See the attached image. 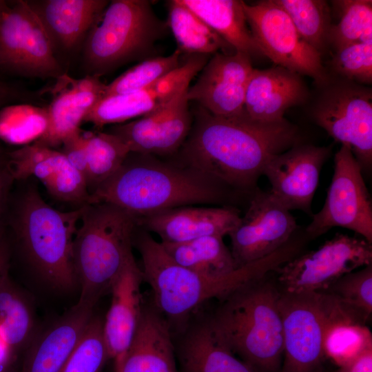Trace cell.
<instances>
[{
    "instance_id": "6da1fadb",
    "label": "cell",
    "mask_w": 372,
    "mask_h": 372,
    "mask_svg": "<svg viewBox=\"0 0 372 372\" xmlns=\"http://www.w3.org/2000/svg\"><path fill=\"white\" fill-rule=\"evenodd\" d=\"M297 139L296 128L285 119L261 123L246 114L224 118L198 105L176 163L228 189L254 190L266 163Z\"/></svg>"
},
{
    "instance_id": "7a4b0ae2",
    "label": "cell",
    "mask_w": 372,
    "mask_h": 372,
    "mask_svg": "<svg viewBox=\"0 0 372 372\" xmlns=\"http://www.w3.org/2000/svg\"><path fill=\"white\" fill-rule=\"evenodd\" d=\"M228 188L176 162L130 152L119 169L90 195L136 218L177 207L225 200Z\"/></svg>"
},
{
    "instance_id": "3957f363",
    "label": "cell",
    "mask_w": 372,
    "mask_h": 372,
    "mask_svg": "<svg viewBox=\"0 0 372 372\" xmlns=\"http://www.w3.org/2000/svg\"><path fill=\"white\" fill-rule=\"evenodd\" d=\"M142 260L143 280L152 289L154 307L167 320L185 318L206 301L223 299L289 260L292 251L284 246L271 255L220 278H211L183 267L173 260L145 230L133 236Z\"/></svg>"
},
{
    "instance_id": "277c9868",
    "label": "cell",
    "mask_w": 372,
    "mask_h": 372,
    "mask_svg": "<svg viewBox=\"0 0 372 372\" xmlns=\"http://www.w3.org/2000/svg\"><path fill=\"white\" fill-rule=\"evenodd\" d=\"M262 278L223 298L210 318L225 343L256 372H280L283 357L280 291Z\"/></svg>"
},
{
    "instance_id": "5b68a950",
    "label": "cell",
    "mask_w": 372,
    "mask_h": 372,
    "mask_svg": "<svg viewBox=\"0 0 372 372\" xmlns=\"http://www.w3.org/2000/svg\"><path fill=\"white\" fill-rule=\"evenodd\" d=\"M72 245L78 303L94 307L133 256L137 218L110 203L83 205Z\"/></svg>"
},
{
    "instance_id": "8992f818",
    "label": "cell",
    "mask_w": 372,
    "mask_h": 372,
    "mask_svg": "<svg viewBox=\"0 0 372 372\" xmlns=\"http://www.w3.org/2000/svg\"><path fill=\"white\" fill-rule=\"evenodd\" d=\"M83 207L61 211L49 205L34 185L18 199L13 227L31 265L52 287L68 290L77 285L72 245Z\"/></svg>"
},
{
    "instance_id": "52a82bcc",
    "label": "cell",
    "mask_w": 372,
    "mask_h": 372,
    "mask_svg": "<svg viewBox=\"0 0 372 372\" xmlns=\"http://www.w3.org/2000/svg\"><path fill=\"white\" fill-rule=\"evenodd\" d=\"M167 28L149 1H112L87 34L83 51L87 69L101 77L128 62L149 58Z\"/></svg>"
},
{
    "instance_id": "ba28073f",
    "label": "cell",
    "mask_w": 372,
    "mask_h": 372,
    "mask_svg": "<svg viewBox=\"0 0 372 372\" xmlns=\"http://www.w3.org/2000/svg\"><path fill=\"white\" fill-rule=\"evenodd\" d=\"M0 68L23 76L63 74L51 41L28 1L0 0Z\"/></svg>"
},
{
    "instance_id": "9c48e42d",
    "label": "cell",
    "mask_w": 372,
    "mask_h": 372,
    "mask_svg": "<svg viewBox=\"0 0 372 372\" xmlns=\"http://www.w3.org/2000/svg\"><path fill=\"white\" fill-rule=\"evenodd\" d=\"M371 264V243L338 233L317 249L292 258L274 270L282 291L323 292L343 276Z\"/></svg>"
},
{
    "instance_id": "30bf717a",
    "label": "cell",
    "mask_w": 372,
    "mask_h": 372,
    "mask_svg": "<svg viewBox=\"0 0 372 372\" xmlns=\"http://www.w3.org/2000/svg\"><path fill=\"white\" fill-rule=\"evenodd\" d=\"M306 228L316 237L335 227L348 229L372 243V203L362 169L349 146L334 158V172L322 209Z\"/></svg>"
},
{
    "instance_id": "8fae6325",
    "label": "cell",
    "mask_w": 372,
    "mask_h": 372,
    "mask_svg": "<svg viewBox=\"0 0 372 372\" xmlns=\"http://www.w3.org/2000/svg\"><path fill=\"white\" fill-rule=\"evenodd\" d=\"M242 5L260 54L278 66L309 76L319 83L327 82L320 53L301 37L275 0L260 1L253 5L243 1Z\"/></svg>"
},
{
    "instance_id": "7c38bea8",
    "label": "cell",
    "mask_w": 372,
    "mask_h": 372,
    "mask_svg": "<svg viewBox=\"0 0 372 372\" xmlns=\"http://www.w3.org/2000/svg\"><path fill=\"white\" fill-rule=\"evenodd\" d=\"M283 361L280 372H320L327 306L323 292H280Z\"/></svg>"
},
{
    "instance_id": "4fadbf2b",
    "label": "cell",
    "mask_w": 372,
    "mask_h": 372,
    "mask_svg": "<svg viewBox=\"0 0 372 372\" xmlns=\"http://www.w3.org/2000/svg\"><path fill=\"white\" fill-rule=\"evenodd\" d=\"M314 118L335 141L350 147L362 172L372 163V96L352 83L329 88L314 110Z\"/></svg>"
},
{
    "instance_id": "5bb4252c",
    "label": "cell",
    "mask_w": 372,
    "mask_h": 372,
    "mask_svg": "<svg viewBox=\"0 0 372 372\" xmlns=\"http://www.w3.org/2000/svg\"><path fill=\"white\" fill-rule=\"evenodd\" d=\"M297 228L295 218L270 193L255 191L248 208L228 235L237 268L262 260L285 246Z\"/></svg>"
},
{
    "instance_id": "9a60e30c",
    "label": "cell",
    "mask_w": 372,
    "mask_h": 372,
    "mask_svg": "<svg viewBox=\"0 0 372 372\" xmlns=\"http://www.w3.org/2000/svg\"><path fill=\"white\" fill-rule=\"evenodd\" d=\"M189 87L141 118L113 125L107 132L121 138L131 152L155 156L175 154L192 125L187 99Z\"/></svg>"
},
{
    "instance_id": "2e32d148",
    "label": "cell",
    "mask_w": 372,
    "mask_h": 372,
    "mask_svg": "<svg viewBox=\"0 0 372 372\" xmlns=\"http://www.w3.org/2000/svg\"><path fill=\"white\" fill-rule=\"evenodd\" d=\"M253 70L250 56L246 54L216 53L199 72L196 83L189 87L187 99L216 116H242L245 92Z\"/></svg>"
},
{
    "instance_id": "e0dca14e",
    "label": "cell",
    "mask_w": 372,
    "mask_h": 372,
    "mask_svg": "<svg viewBox=\"0 0 372 372\" xmlns=\"http://www.w3.org/2000/svg\"><path fill=\"white\" fill-rule=\"evenodd\" d=\"M330 151L329 147L296 144L273 156L262 170L271 184L269 193L289 211L312 216V200Z\"/></svg>"
},
{
    "instance_id": "ac0fdd59",
    "label": "cell",
    "mask_w": 372,
    "mask_h": 372,
    "mask_svg": "<svg viewBox=\"0 0 372 372\" xmlns=\"http://www.w3.org/2000/svg\"><path fill=\"white\" fill-rule=\"evenodd\" d=\"M105 87L96 75L74 79L63 73L55 79L50 90L52 100L47 107L48 127L35 142L52 149L60 147L80 129L85 117L104 96Z\"/></svg>"
},
{
    "instance_id": "d6986e66",
    "label": "cell",
    "mask_w": 372,
    "mask_h": 372,
    "mask_svg": "<svg viewBox=\"0 0 372 372\" xmlns=\"http://www.w3.org/2000/svg\"><path fill=\"white\" fill-rule=\"evenodd\" d=\"M240 211L235 207L187 205L137 218V225L161 238L162 242H182L205 236L224 237L237 226Z\"/></svg>"
},
{
    "instance_id": "ffe728a7",
    "label": "cell",
    "mask_w": 372,
    "mask_h": 372,
    "mask_svg": "<svg viewBox=\"0 0 372 372\" xmlns=\"http://www.w3.org/2000/svg\"><path fill=\"white\" fill-rule=\"evenodd\" d=\"M143 280L133 255L111 287L112 300L103 328L109 357L115 363L123 358L138 324L143 308Z\"/></svg>"
},
{
    "instance_id": "44dd1931",
    "label": "cell",
    "mask_w": 372,
    "mask_h": 372,
    "mask_svg": "<svg viewBox=\"0 0 372 372\" xmlns=\"http://www.w3.org/2000/svg\"><path fill=\"white\" fill-rule=\"evenodd\" d=\"M306 90L299 74L280 66L254 69L245 96L244 110L261 123L283 121L286 110L302 102Z\"/></svg>"
},
{
    "instance_id": "7402d4cb",
    "label": "cell",
    "mask_w": 372,
    "mask_h": 372,
    "mask_svg": "<svg viewBox=\"0 0 372 372\" xmlns=\"http://www.w3.org/2000/svg\"><path fill=\"white\" fill-rule=\"evenodd\" d=\"M116 372H178L169 323L153 306L144 307L130 344Z\"/></svg>"
},
{
    "instance_id": "603a6c76",
    "label": "cell",
    "mask_w": 372,
    "mask_h": 372,
    "mask_svg": "<svg viewBox=\"0 0 372 372\" xmlns=\"http://www.w3.org/2000/svg\"><path fill=\"white\" fill-rule=\"evenodd\" d=\"M92 307L76 303L29 344L20 372H61L93 316Z\"/></svg>"
},
{
    "instance_id": "cb8c5ba5",
    "label": "cell",
    "mask_w": 372,
    "mask_h": 372,
    "mask_svg": "<svg viewBox=\"0 0 372 372\" xmlns=\"http://www.w3.org/2000/svg\"><path fill=\"white\" fill-rule=\"evenodd\" d=\"M54 50H70L88 34L109 4L106 0L28 1Z\"/></svg>"
},
{
    "instance_id": "d4e9b609",
    "label": "cell",
    "mask_w": 372,
    "mask_h": 372,
    "mask_svg": "<svg viewBox=\"0 0 372 372\" xmlns=\"http://www.w3.org/2000/svg\"><path fill=\"white\" fill-rule=\"evenodd\" d=\"M178 357L182 372H256L225 343L210 318L186 331Z\"/></svg>"
},
{
    "instance_id": "484cf974",
    "label": "cell",
    "mask_w": 372,
    "mask_h": 372,
    "mask_svg": "<svg viewBox=\"0 0 372 372\" xmlns=\"http://www.w3.org/2000/svg\"><path fill=\"white\" fill-rule=\"evenodd\" d=\"M324 293L327 306L324 353L340 366L372 347V334L364 324L366 319L359 312L334 296Z\"/></svg>"
},
{
    "instance_id": "4316f807",
    "label": "cell",
    "mask_w": 372,
    "mask_h": 372,
    "mask_svg": "<svg viewBox=\"0 0 372 372\" xmlns=\"http://www.w3.org/2000/svg\"><path fill=\"white\" fill-rule=\"evenodd\" d=\"M205 22L236 52L260 54L248 25L243 1L178 0Z\"/></svg>"
},
{
    "instance_id": "83f0119b",
    "label": "cell",
    "mask_w": 372,
    "mask_h": 372,
    "mask_svg": "<svg viewBox=\"0 0 372 372\" xmlns=\"http://www.w3.org/2000/svg\"><path fill=\"white\" fill-rule=\"evenodd\" d=\"M161 243L176 263L208 277H224L238 269L223 237L210 236L182 242Z\"/></svg>"
},
{
    "instance_id": "f1b7e54d",
    "label": "cell",
    "mask_w": 372,
    "mask_h": 372,
    "mask_svg": "<svg viewBox=\"0 0 372 372\" xmlns=\"http://www.w3.org/2000/svg\"><path fill=\"white\" fill-rule=\"evenodd\" d=\"M8 269L0 278V334L17 355L34 337V314L28 299L10 279Z\"/></svg>"
},
{
    "instance_id": "f546056e",
    "label": "cell",
    "mask_w": 372,
    "mask_h": 372,
    "mask_svg": "<svg viewBox=\"0 0 372 372\" xmlns=\"http://www.w3.org/2000/svg\"><path fill=\"white\" fill-rule=\"evenodd\" d=\"M167 25L176 41L177 49L182 54L208 56L218 52L229 54L227 51L232 49L205 22L178 0L169 2Z\"/></svg>"
},
{
    "instance_id": "4dcf8cb0",
    "label": "cell",
    "mask_w": 372,
    "mask_h": 372,
    "mask_svg": "<svg viewBox=\"0 0 372 372\" xmlns=\"http://www.w3.org/2000/svg\"><path fill=\"white\" fill-rule=\"evenodd\" d=\"M153 85L135 92L103 97L89 112L83 122L95 127L120 124L143 116L164 104Z\"/></svg>"
},
{
    "instance_id": "1f68e13d",
    "label": "cell",
    "mask_w": 372,
    "mask_h": 372,
    "mask_svg": "<svg viewBox=\"0 0 372 372\" xmlns=\"http://www.w3.org/2000/svg\"><path fill=\"white\" fill-rule=\"evenodd\" d=\"M85 180L91 195L121 166L130 152L124 142L107 132H88Z\"/></svg>"
},
{
    "instance_id": "d6a6232c",
    "label": "cell",
    "mask_w": 372,
    "mask_h": 372,
    "mask_svg": "<svg viewBox=\"0 0 372 372\" xmlns=\"http://www.w3.org/2000/svg\"><path fill=\"white\" fill-rule=\"evenodd\" d=\"M48 127L47 107L20 103L0 107V140L27 145L41 138Z\"/></svg>"
},
{
    "instance_id": "836d02e7",
    "label": "cell",
    "mask_w": 372,
    "mask_h": 372,
    "mask_svg": "<svg viewBox=\"0 0 372 372\" xmlns=\"http://www.w3.org/2000/svg\"><path fill=\"white\" fill-rule=\"evenodd\" d=\"M287 14L301 37L319 52L328 40L330 12L321 0H275Z\"/></svg>"
},
{
    "instance_id": "e575fe53",
    "label": "cell",
    "mask_w": 372,
    "mask_h": 372,
    "mask_svg": "<svg viewBox=\"0 0 372 372\" xmlns=\"http://www.w3.org/2000/svg\"><path fill=\"white\" fill-rule=\"evenodd\" d=\"M340 19L331 26L328 40L338 50L355 43H372V1H334Z\"/></svg>"
},
{
    "instance_id": "d590c367",
    "label": "cell",
    "mask_w": 372,
    "mask_h": 372,
    "mask_svg": "<svg viewBox=\"0 0 372 372\" xmlns=\"http://www.w3.org/2000/svg\"><path fill=\"white\" fill-rule=\"evenodd\" d=\"M59 150L37 142L7 154V161L14 180L35 177L43 185L54 175L65 160Z\"/></svg>"
},
{
    "instance_id": "8d00e7d4",
    "label": "cell",
    "mask_w": 372,
    "mask_h": 372,
    "mask_svg": "<svg viewBox=\"0 0 372 372\" xmlns=\"http://www.w3.org/2000/svg\"><path fill=\"white\" fill-rule=\"evenodd\" d=\"M181 54L176 49L168 56L143 60L106 85L104 96L135 92L150 87L181 64Z\"/></svg>"
},
{
    "instance_id": "74e56055",
    "label": "cell",
    "mask_w": 372,
    "mask_h": 372,
    "mask_svg": "<svg viewBox=\"0 0 372 372\" xmlns=\"http://www.w3.org/2000/svg\"><path fill=\"white\" fill-rule=\"evenodd\" d=\"M103 327V320L93 315L61 372H102L110 359Z\"/></svg>"
},
{
    "instance_id": "f35d334b",
    "label": "cell",
    "mask_w": 372,
    "mask_h": 372,
    "mask_svg": "<svg viewBox=\"0 0 372 372\" xmlns=\"http://www.w3.org/2000/svg\"><path fill=\"white\" fill-rule=\"evenodd\" d=\"M323 292L334 296L368 319L372 313V264L343 276Z\"/></svg>"
},
{
    "instance_id": "ab89813d",
    "label": "cell",
    "mask_w": 372,
    "mask_h": 372,
    "mask_svg": "<svg viewBox=\"0 0 372 372\" xmlns=\"http://www.w3.org/2000/svg\"><path fill=\"white\" fill-rule=\"evenodd\" d=\"M44 186L49 194L57 200L80 204L81 206L90 203L91 196L85 177L66 158Z\"/></svg>"
},
{
    "instance_id": "60d3db41",
    "label": "cell",
    "mask_w": 372,
    "mask_h": 372,
    "mask_svg": "<svg viewBox=\"0 0 372 372\" xmlns=\"http://www.w3.org/2000/svg\"><path fill=\"white\" fill-rule=\"evenodd\" d=\"M333 64L335 70L344 78L371 83L372 43H355L336 50Z\"/></svg>"
},
{
    "instance_id": "b9f144b4",
    "label": "cell",
    "mask_w": 372,
    "mask_h": 372,
    "mask_svg": "<svg viewBox=\"0 0 372 372\" xmlns=\"http://www.w3.org/2000/svg\"><path fill=\"white\" fill-rule=\"evenodd\" d=\"M88 132L81 128L66 138L60 151L76 169L85 177L87 167V140Z\"/></svg>"
},
{
    "instance_id": "7bdbcfd3",
    "label": "cell",
    "mask_w": 372,
    "mask_h": 372,
    "mask_svg": "<svg viewBox=\"0 0 372 372\" xmlns=\"http://www.w3.org/2000/svg\"><path fill=\"white\" fill-rule=\"evenodd\" d=\"M335 372H372V347L356 354Z\"/></svg>"
},
{
    "instance_id": "ee69618b",
    "label": "cell",
    "mask_w": 372,
    "mask_h": 372,
    "mask_svg": "<svg viewBox=\"0 0 372 372\" xmlns=\"http://www.w3.org/2000/svg\"><path fill=\"white\" fill-rule=\"evenodd\" d=\"M7 157L0 158V231L3 229V216L6 207L8 193L14 181Z\"/></svg>"
},
{
    "instance_id": "f6af8a7d",
    "label": "cell",
    "mask_w": 372,
    "mask_h": 372,
    "mask_svg": "<svg viewBox=\"0 0 372 372\" xmlns=\"http://www.w3.org/2000/svg\"><path fill=\"white\" fill-rule=\"evenodd\" d=\"M17 355L11 351L0 334V370H12Z\"/></svg>"
},
{
    "instance_id": "bcb514c9",
    "label": "cell",
    "mask_w": 372,
    "mask_h": 372,
    "mask_svg": "<svg viewBox=\"0 0 372 372\" xmlns=\"http://www.w3.org/2000/svg\"><path fill=\"white\" fill-rule=\"evenodd\" d=\"M10 249L3 229L0 231V278L9 268Z\"/></svg>"
},
{
    "instance_id": "7dc6e473",
    "label": "cell",
    "mask_w": 372,
    "mask_h": 372,
    "mask_svg": "<svg viewBox=\"0 0 372 372\" xmlns=\"http://www.w3.org/2000/svg\"><path fill=\"white\" fill-rule=\"evenodd\" d=\"M15 91L8 86L7 85H5L2 82L0 81V103H3V102H6L11 99H14L17 96H16Z\"/></svg>"
},
{
    "instance_id": "c3c4849f",
    "label": "cell",
    "mask_w": 372,
    "mask_h": 372,
    "mask_svg": "<svg viewBox=\"0 0 372 372\" xmlns=\"http://www.w3.org/2000/svg\"><path fill=\"white\" fill-rule=\"evenodd\" d=\"M1 105H2V103H0V107H1ZM4 158V156L3 155L2 149H1V147L0 146V158Z\"/></svg>"
}]
</instances>
